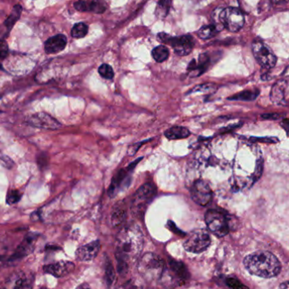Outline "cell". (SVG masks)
<instances>
[{
	"mask_svg": "<svg viewBox=\"0 0 289 289\" xmlns=\"http://www.w3.org/2000/svg\"><path fill=\"white\" fill-rule=\"evenodd\" d=\"M261 173H262V162L259 161L257 164V168L255 169V173H254V180H257L259 178V176L261 175Z\"/></svg>",
	"mask_w": 289,
	"mask_h": 289,
	"instance_id": "d590c367",
	"label": "cell"
},
{
	"mask_svg": "<svg viewBox=\"0 0 289 289\" xmlns=\"http://www.w3.org/2000/svg\"><path fill=\"white\" fill-rule=\"evenodd\" d=\"M152 57L157 62L162 63L169 57V50L167 47L161 45L152 50Z\"/></svg>",
	"mask_w": 289,
	"mask_h": 289,
	"instance_id": "cb8c5ba5",
	"label": "cell"
},
{
	"mask_svg": "<svg viewBox=\"0 0 289 289\" xmlns=\"http://www.w3.org/2000/svg\"><path fill=\"white\" fill-rule=\"evenodd\" d=\"M67 45V38L65 35L54 36L49 38L45 43V52L47 54H58L63 51Z\"/></svg>",
	"mask_w": 289,
	"mask_h": 289,
	"instance_id": "ac0fdd59",
	"label": "cell"
},
{
	"mask_svg": "<svg viewBox=\"0 0 289 289\" xmlns=\"http://www.w3.org/2000/svg\"><path fill=\"white\" fill-rule=\"evenodd\" d=\"M38 236L39 235L38 233H34V232L28 233L25 237L24 240L22 241V243L17 247L15 253L11 257L6 258V266L13 265L15 263L23 259L24 257L32 254L35 248L36 241L38 239Z\"/></svg>",
	"mask_w": 289,
	"mask_h": 289,
	"instance_id": "30bf717a",
	"label": "cell"
},
{
	"mask_svg": "<svg viewBox=\"0 0 289 289\" xmlns=\"http://www.w3.org/2000/svg\"><path fill=\"white\" fill-rule=\"evenodd\" d=\"M168 225L170 226L171 230H173V231H174V232H175L176 233L184 235V232H181L180 230H178V228H177V227H175V225H174V223H173V222H170V221H169V222H168Z\"/></svg>",
	"mask_w": 289,
	"mask_h": 289,
	"instance_id": "f35d334b",
	"label": "cell"
},
{
	"mask_svg": "<svg viewBox=\"0 0 289 289\" xmlns=\"http://www.w3.org/2000/svg\"><path fill=\"white\" fill-rule=\"evenodd\" d=\"M98 72L103 78L108 79V80H111V79L114 78V70L110 65H107V64H103V65H101L98 69Z\"/></svg>",
	"mask_w": 289,
	"mask_h": 289,
	"instance_id": "4dcf8cb0",
	"label": "cell"
},
{
	"mask_svg": "<svg viewBox=\"0 0 289 289\" xmlns=\"http://www.w3.org/2000/svg\"><path fill=\"white\" fill-rule=\"evenodd\" d=\"M8 45L4 40L0 39V60H4L8 55Z\"/></svg>",
	"mask_w": 289,
	"mask_h": 289,
	"instance_id": "836d02e7",
	"label": "cell"
},
{
	"mask_svg": "<svg viewBox=\"0 0 289 289\" xmlns=\"http://www.w3.org/2000/svg\"><path fill=\"white\" fill-rule=\"evenodd\" d=\"M143 234L136 225L123 228L117 236L115 256L119 274H125L130 263L138 258L143 248Z\"/></svg>",
	"mask_w": 289,
	"mask_h": 289,
	"instance_id": "6da1fadb",
	"label": "cell"
},
{
	"mask_svg": "<svg viewBox=\"0 0 289 289\" xmlns=\"http://www.w3.org/2000/svg\"><path fill=\"white\" fill-rule=\"evenodd\" d=\"M226 284L230 289H249L243 284L241 283L238 279L229 277L226 280Z\"/></svg>",
	"mask_w": 289,
	"mask_h": 289,
	"instance_id": "1f68e13d",
	"label": "cell"
},
{
	"mask_svg": "<svg viewBox=\"0 0 289 289\" xmlns=\"http://www.w3.org/2000/svg\"><path fill=\"white\" fill-rule=\"evenodd\" d=\"M115 278V272L111 262L107 260L105 265V280L108 286H111Z\"/></svg>",
	"mask_w": 289,
	"mask_h": 289,
	"instance_id": "f1b7e54d",
	"label": "cell"
},
{
	"mask_svg": "<svg viewBox=\"0 0 289 289\" xmlns=\"http://www.w3.org/2000/svg\"><path fill=\"white\" fill-rule=\"evenodd\" d=\"M125 215H126V211L125 209L123 208V206L117 205L112 214V223L114 227L121 224L123 221L125 220Z\"/></svg>",
	"mask_w": 289,
	"mask_h": 289,
	"instance_id": "484cf974",
	"label": "cell"
},
{
	"mask_svg": "<svg viewBox=\"0 0 289 289\" xmlns=\"http://www.w3.org/2000/svg\"><path fill=\"white\" fill-rule=\"evenodd\" d=\"M216 87L214 84L209 83V84L200 85L195 87L194 89L192 90L191 92H213L216 91Z\"/></svg>",
	"mask_w": 289,
	"mask_h": 289,
	"instance_id": "d6a6232c",
	"label": "cell"
},
{
	"mask_svg": "<svg viewBox=\"0 0 289 289\" xmlns=\"http://www.w3.org/2000/svg\"><path fill=\"white\" fill-rule=\"evenodd\" d=\"M131 167H132V164H130V167H129V171L126 170V169H123V170H120L119 173H117L116 176L113 179L111 184H110L109 189H108V195L113 197V196L116 195L119 189L124 188L125 184H126V181L130 179L128 173L130 172V169Z\"/></svg>",
	"mask_w": 289,
	"mask_h": 289,
	"instance_id": "d6986e66",
	"label": "cell"
},
{
	"mask_svg": "<svg viewBox=\"0 0 289 289\" xmlns=\"http://www.w3.org/2000/svg\"><path fill=\"white\" fill-rule=\"evenodd\" d=\"M11 285L8 283L10 289H31V281L25 275H18L14 277Z\"/></svg>",
	"mask_w": 289,
	"mask_h": 289,
	"instance_id": "7402d4cb",
	"label": "cell"
},
{
	"mask_svg": "<svg viewBox=\"0 0 289 289\" xmlns=\"http://www.w3.org/2000/svg\"><path fill=\"white\" fill-rule=\"evenodd\" d=\"M100 250L99 241H93L86 245L80 247L76 251V259L80 261H90L95 259Z\"/></svg>",
	"mask_w": 289,
	"mask_h": 289,
	"instance_id": "2e32d148",
	"label": "cell"
},
{
	"mask_svg": "<svg viewBox=\"0 0 289 289\" xmlns=\"http://www.w3.org/2000/svg\"><path fill=\"white\" fill-rule=\"evenodd\" d=\"M211 237L205 230H194L184 241V248L186 251L199 254L205 251L211 244Z\"/></svg>",
	"mask_w": 289,
	"mask_h": 289,
	"instance_id": "5b68a950",
	"label": "cell"
},
{
	"mask_svg": "<svg viewBox=\"0 0 289 289\" xmlns=\"http://www.w3.org/2000/svg\"><path fill=\"white\" fill-rule=\"evenodd\" d=\"M189 135H190V131L187 128L181 127V126L170 128L165 132V136L169 140L187 138Z\"/></svg>",
	"mask_w": 289,
	"mask_h": 289,
	"instance_id": "ffe728a7",
	"label": "cell"
},
{
	"mask_svg": "<svg viewBox=\"0 0 289 289\" xmlns=\"http://www.w3.org/2000/svg\"><path fill=\"white\" fill-rule=\"evenodd\" d=\"M259 95V91L258 90H253V91H243V92L238 93V94L234 95L232 97L228 98V100H236V101H253L256 99L257 97Z\"/></svg>",
	"mask_w": 289,
	"mask_h": 289,
	"instance_id": "603a6c76",
	"label": "cell"
},
{
	"mask_svg": "<svg viewBox=\"0 0 289 289\" xmlns=\"http://www.w3.org/2000/svg\"><path fill=\"white\" fill-rule=\"evenodd\" d=\"M76 10L81 12H94L102 14L106 11L107 6L102 0H79L74 5Z\"/></svg>",
	"mask_w": 289,
	"mask_h": 289,
	"instance_id": "e0dca14e",
	"label": "cell"
},
{
	"mask_svg": "<svg viewBox=\"0 0 289 289\" xmlns=\"http://www.w3.org/2000/svg\"><path fill=\"white\" fill-rule=\"evenodd\" d=\"M192 200L198 205L205 206L211 202L212 192L208 184L204 180L195 181L190 190Z\"/></svg>",
	"mask_w": 289,
	"mask_h": 289,
	"instance_id": "5bb4252c",
	"label": "cell"
},
{
	"mask_svg": "<svg viewBox=\"0 0 289 289\" xmlns=\"http://www.w3.org/2000/svg\"><path fill=\"white\" fill-rule=\"evenodd\" d=\"M164 269L163 259L154 253H146L139 259V273L147 281L161 278Z\"/></svg>",
	"mask_w": 289,
	"mask_h": 289,
	"instance_id": "277c9868",
	"label": "cell"
},
{
	"mask_svg": "<svg viewBox=\"0 0 289 289\" xmlns=\"http://www.w3.org/2000/svg\"><path fill=\"white\" fill-rule=\"evenodd\" d=\"M166 276L176 284L185 283L189 279V270L184 263L173 259H169L168 267L165 270Z\"/></svg>",
	"mask_w": 289,
	"mask_h": 289,
	"instance_id": "4fadbf2b",
	"label": "cell"
},
{
	"mask_svg": "<svg viewBox=\"0 0 289 289\" xmlns=\"http://www.w3.org/2000/svg\"><path fill=\"white\" fill-rule=\"evenodd\" d=\"M75 269V265L71 261H59V262L49 264L44 267V272L53 275L56 277H62L67 276Z\"/></svg>",
	"mask_w": 289,
	"mask_h": 289,
	"instance_id": "9a60e30c",
	"label": "cell"
},
{
	"mask_svg": "<svg viewBox=\"0 0 289 289\" xmlns=\"http://www.w3.org/2000/svg\"><path fill=\"white\" fill-rule=\"evenodd\" d=\"M160 41L165 44H170L173 50L179 56H185L190 54L194 47V39L190 36H181L172 38L166 33H162L158 36Z\"/></svg>",
	"mask_w": 289,
	"mask_h": 289,
	"instance_id": "ba28073f",
	"label": "cell"
},
{
	"mask_svg": "<svg viewBox=\"0 0 289 289\" xmlns=\"http://www.w3.org/2000/svg\"><path fill=\"white\" fill-rule=\"evenodd\" d=\"M262 117L264 119H278L279 115L278 114H265Z\"/></svg>",
	"mask_w": 289,
	"mask_h": 289,
	"instance_id": "ab89813d",
	"label": "cell"
},
{
	"mask_svg": "<svg viewBox=\"0 0 289 289\" xmlns=\"http://www.w3.org/2000/svg\"><path fill=\"white\" fill-rule=\"evenodd\" d=\"M279 289H289V281H285L279 286Z\"/></svg>",
	"mask_w": 289,
	"mask_h": 289,
	"instance_id": "60d3db41",
	"label": "cell"
},
{
	"mask_svg": "<svg viewBox=\"0 0 289 289\" xmlns=\"http://www.w3.org/2000/svg\"><path fill=\"white\" fill-rule=\"evenodd\" d=\"M172 6V0H159L157 3L155 15L158 19H164L168 16Z\"/></svg>",
	"mask_w": 289,
	"mask_h": 289,
	"instance_id": "44dd1931",
	"label": "cell"
},
{
	"mask_svg": "<svg viewBox=\"0 0 289 289\" xmlns=\"http://www.w3.org/2000/svg\"><path fill=\"white\" fill-rule=\"evenodd\" d=\"M77 289H90L89 286L87 284H82L81 286H79L78 288Z\"/></svg>",
	"mask_w": 289,
	"mask_h": 289,
	"instance_id": "7bdbcfd3",
	"label": "cell"
},
{
	"mask_svg": "<svg viewBox=\"0 0 289 289\" xmlns=\"http://www.w3.org/2000/svg\"><path fill=\"white\" fill-rule=\"evenodd\" d=\"M273 3L276 4V5H282V4H286L288 2L289 0H271Z\"/></svg>",
	"mask_w": 289,
	"mask_h": 289,
	"instance_id": "b9f144b4",
	"label": "cell"
},
{
	"mask_svg": "<svg viewBox=\"0 0 289 289\" xmlns=\"http://www.w3.org/2000/svg\"><path fill=\"white\" fill-rule=\"evenodd\" d=\"M252 51L257 62L262 67L270 69L276 65V55L265 43L261 41L254 40L252 44Z\"/></svg>",
	"mask_w": 289,
	"mask_h": 289,
	"instance_id": "9c48e42d",
	"label": "cell"
},
{
	"mask_svg": "<svg viewBox=\"0 0 289 289\" xmlns=\"http://www.w3.org/2000/svg\"><path fill=\"white\" fill-rule=\"evenodd\" d=\"M281 127L286 131V135L289 136V119H285L281 123Z\"/></svg>",
	"mask_w": 289,
	"mask_h": 289,
	"instance_id": "74e56055",
	"label": "cell"
},
{
	"mask_svg": "<svg viewBox=\"0 0 289 289\" xmlns=\"http://www.w3.org/2000/svg\"><path fill=\"white\" fill-rule=\"evenodd\" d=\"M218 33L219 30L216 28L215 25H208V26H204V27L200 28L199 32H198V36L201 39L206 40V39H209V38H213Z\"/></svg>",
	"mask_w": 289,
	"mask_h": 289,
	"instance_id": "d4e9b609",
	"label": "cell"
},
{
	"mask_svg": "<svg viewBox=\"0 0 289 289\" xmlns=\"http://www.w3.org/2000/svg\"><path fill=\"white\" fill-rule=\"evenodd\" d=\"M205 221L209 230L217 237H224L229 232L227 217L221 211L208 210L205 212Z\"/></svg>",
	"mask_w": 289,
	"mask_h": 289,
	"instance_id": "8992f818",
	"label": "cell"
},
{
	"mask_svg": "<svg viewBox=\"0 0 289 289\" xmlns=\"http://www.w3.org/2000/svg\"><path fill=\"white\" fill-rule=\"evenodd\" d=\"M22 197V194L20 190L17 189H11L8 192L7 196H6V203L8 205H14L19 202Z\"/></svg>",
	"mask_w": 289,
	"mask_h": 289,
	"instance_id": "83f0119b",
	"label": "cell"
},
{
	"mask_svg": "<svg viewBox=\"0 0 289 289\" xmlns=\"http://www.w3.org/2000/svg\"><path fill=\"white\" fill-rule=\"evenodd\" d=\"M26 122L27 125H31L33 127L44 130H54L61 127V124L57 119H54V117L44 112L36 113L27 117Z\"/></svg>",
	"mask_w": 289,
	"mask_h": 289,
	"instance_id": "7c38bea8",
	"label": "cell"
},
{
	"mask_svg": "<svg viewBox=\"0 0 289 289\" xmlns=\"http://www.w3.org/2000/svg\"><path fill=\"white\" fill-rule=\"evenodd\" d=\"M38 165H39V168H42L43 166H46L47 165V157L46 156H43V155H40V157L38 158Z\"/></svg>",
	"mask_w": 289,
	"mask_h": 289,
	"instance_id": "8d00e7d4",
	"label": "cell"
},
{
	"mask_svg": "<svg viewBox=\"0 0 289 289\" xmlns=\"http://www.w3.org/2000/svg\"><path fill=\"white\" fill-rule=\"evenodd\" d=\"M21 12H22V6H17V7L14 9V11H12L11 17H9L8 20L6 21V27H9V28L13 27L14 24L17 22V20L19 19Z\"/></svg>",
	"mask_w": 289,
	"mask_h": 289,
	"instance_id": "f546056e",
	"label": "cell"
},
{
	"mask_svg": "<svg viewBox=\"0 0 289 289\" xmlns=\"http://www.w3.org/2000/svg\"><path fill=\"white\" fill-rule=\"evenodd\" d=\"M244 267L254 276L271 278L281 271V263L272 253L268 251L254 252L243 259Z\"/></svg>",
	"mask_w": 289,
	"mask_h": 289,
	"instance_id": "7a4b0ae2",
	"label": "cell"
},
{
	"mask_svg": "<svg viewBox=\"0 0 289 289\" xmlns=\"http://www.w3.org/2000/svg\"><path fill=\"white\" fill-rule=\"evenodd\" d=\"M88 27L85 23H77L71 30V35L75 38H82L87 36Z\"/></svg>",
	"mask_w": 289,
	"mask_h": 289,
	"instance_id": "4316f807",
	"label": "cell"
},
{
	"mask_svg": "<svg viewBox=\"0 0 289 289\" xmlns=\"http://www.w3.org/2000/svg\"><path fill=\"white\" fill-rule=\"evenodd\" d=\"M212 18L214 24L219 32L222 31L224 27L232 33H237L240 30L244 24V17L240 10L237 8L223 9L216 10L214 11Z\"/></svg>",
	"mask_w": 289,
	"mask_h": 289,
	"instance_id": "3957f363",
	"label": "cell"
},
{
	"mask_svg": "<svg viewBox=\"0 0 289 289\" xmlns=\"http://www.w3.org/2000/svg\"><path fill=\"white\" fill-rule=\"evenodd\" d=\"M156 194L157 189L154 184L151 183L143 184L133 196L132 209L135 213H143Z\"/></svg>",
	"mask_w": 289,
	"mask_h": 289,
	"instance_id": "52a82bcc",
	"label": "cell"
},
{
	"mask_svg": "<svg viewBox=\"0 0 289 289\" xmlns=\"http://www.w3.org/2000/svg\"><path fill=\"white\" fill-rule=\"evenodd\" d=\"M123 289H141L140 286H139L137 282L133 281V280H130V281H126L125 285H124V287Z\"/></svg>",
	"mask_w": 289,
	"mask_h": 289,
	"instance_id": "e575fe53",
	"label": "cell"
},
{
	"mask_svg": "<svg viewBox=\"0 0 289 289\" xmlns=\"http://www.w3.org/2000/svg\"><path fill=\"white\" fill-rule=\"evenodd\" d=\"M270 98L276 105L289 107V76L279 80L273 85Z\"/></svg>",
	"mask_w": 289,
	"mask_h": 289,
	"instance_id": "8fae6325",
	"label": "cell"
}]
</instances>
